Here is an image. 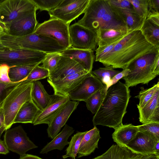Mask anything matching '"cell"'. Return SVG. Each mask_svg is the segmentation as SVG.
<instances>
[{
    "label": "cell",
    "instance_id": "484cf974",
    "mask_svg": "<svg viewBox=\"0 0 159 159\" xmlns=\"http://www.w3.org/2000/svg\"><path fill=\"white\" fill-rule=\"evenodd\" d=\"M73 128L67 125H65L61 131L53 139L48 143L41 150L40 153L44 154L54 150H62L70 142L68 141V138L74 131Z\"/></svg>",
    "mask_w": 159,
    "mask_h": 159
},
{
    "label": "cell",
    "instance_id": "60d3db41",
    "mask_svg": "<svg viewBox=\"0 0 159 159\" xmlns=\"http://www.w3.org/2000/svg\"><path fill=\"white\" fill-rule=\"evenodd\" d=\"M140 131H147L159 139V123L151 122L137 125Z\"/></svg>",
    "mask_w": 159,
    "mask_h": 159
},
{
    "label": "cell",
    "instance_id": "603a6c76",
    "mask_svg": "<svg viewBox=\"0 0 159 159\" xmlns=\"http://www.w3.org/2000/svg\"><path fill=\"white\" fill-rule=\"evenodd\" d=\"M101 138L99 130L96 126L87 131L80 143L77 157L87 156L93 152L98 148V142Z\"/></svg>",
    "mask_w": 159,
    "mask_h": 159
},
{
    "label": "cell",
    "instance_id": "f6af8a7d",
    "mask_svg": "<svg viewBox=\"0 0 159 159\" xmlns=\"http://www.w3.org/2000/svg\"><path fill=\"white\" fill-rule=\"evenodd\" d=\"M10 67L5 64L0 65V80L6 82H11L8 76Z\"/></svg>",
    "mask_w": 159,
    "mask_h": 159
},
{
    "label": "cell",
    "instance_id": "44dd1931",
    "mask_svg": "<svg viewBox=\"0 0 159 159\" xmlns=\"http://www.w3.org/2000/svg\"><path fill=\"white\" fill-rule=\"evenodd\" d=\"M60 53L61 55L74 60L85 70L92 72L95 58L93 51L70 48Z\"/></svg>",
    "mask_w": 159,
    "mask_h": 159
},
{
    "label": "cell",
    "instance_id": "8d00e7d4",
    "mask_svg": "<svg viewBox=\"0 0 159 159\" xmlns=\"http://www.w3.org/2000/svg\"><path fill=\"white\" fill-rule=\"evenodd\" d=\"M135 13L140 17L146 18L148 13V0H129Z\"/></svg>",
    "mask_w": 159,
    "mask_h": 159
},
{
    "label": "cell",
    "instance_id": "7bdbcfd3",
    "mask_svg": "<svg viewBox=\"0 0 159 159\" xmlns=\"http://www.w3.org/2000/svg\"><path fill=\"white\" fill-rule=\"evenodd\" d=\"M111 7L128 10H134L129 0H107Z\"/></svg>",
    "mask_w": 159,
    "mask_h": 159
},
{
    "label": "cell",
    "instance_id": "ffe728a7",
    "mask_svg": "<svg viewBox=\"0 0 159 159\" xmlns=\"http://www.w3.org/2000/svg\"><path fill=\"white\" fill-rule=\"evenodd\" d=\"M83 71L86 70L74 60L61 55L56 66L49 72L47 80L61 79Z\"/></svg>",
    "mask_w": 159,
    "mask_h": 159
},
{
    "label": "cell",
    "instance_id": "d4e9b609",
    "mask_svg": "<svg viewBox=\"0 0 159 159\" xmlns=\"http://www.w3.org/2000/svg\"><path fill=\"white\" fill-rule=\"evenodd\" d=\"M111 7L113 11L124 22L128 32L140 30L144 19L138 15L134 10Z\"/></svg>",
    "mask_w": 159,
    "mask_h": 159
},
{
    "label": "cell",
    "instance_id": "4316f807",
    "mask_svg": "<svg viewBox=\"0 0 159 159\" xmlns=\"http://www.w3.org/2000/svg\"><path fill=\"white\" fill-rule=\"evenodd\" d=\"M32 101L41 111L48 105L52 97L45 90L44 86L39 80L33 82L31 92Z\"/></svg>",
    "mask_w": 159,
    "mask_h": 159
},
{
    "label": "cell",
    "instance_id": "4dcf8cb0",
    "mask_svg": "<svg viewBox=\"0 0 159 159\" xmlns=\"http://www.w3.org/2000/svg\"><path fill=\"white\" fill-rule=\"evenodd\" d=\"M39 64L10 67L8 76L11 82L18 83L24 81L32 69Z\"/></svg>",
    "mask_w": 159,
    "mask_h": 159
},
{
    "label": "cell",
    "instance_id": "7c38bea8",
    "mask_svg": "<svg viewBox=\"0 0 159 159\" xmlns=\"http://www.w3.org/2000/svg\"><path fill=\"white\" fill-rule=\"evenodd\" d=\"M103 86L104 84L95 75L89 72L69 93L68 96L72 101L85 102L89 97Z\"/></svg>",
    "mask_w": 159,
    "mask_h": 159
},
{
    "label": "cell",
    "instance_id": "9a60e30c",
    "mask_svg": "<svg viewBox=\"0 0 159 159\" xmlns=\"http://www.w3.org/2000/svg\"><path fill=\"white\" fill-rule=\"evenodd\" d=\"M89 73L83 71L61 79L47 81L53 88L54 94L68 96L69 93L81 83Z\"/></svg>",
    "mask_w": 159,
    "mask_h": 159
},
{
    "label": "cell",
    "instance_id": "ba28073f",
    "mask_svg": "<svg viewBox=\"0 0 159 159\" xmlns=\"http://www.w3.org/2000/svg\"><path fill=\"white\" fill-rule=\"evenodd\" d=\"M68 25L55 18L38 24L34 33L46 36L56 40L66 49L71 48Z\"/></svg>",
    "mask_w": 159,
    "mask_h": 159
},
{
    "label": "cell",
    "instance_id": "9c48e42d",
    "mask_svg": "<svg viewBox=\"0 0 159 159\" xmlns=\"http://www.w3.org/2000/svg\"><path fill=\"white\" fill-rule=\"evenodd\" d=\"M90 0H63L55 9L48 11L50 18L59 19L69 25L84 13Z\"/></svg>",
    "mask_w": 159,
    "mask_h": 159
},
{
    "label": "cell",
    "instance_id": "7402d4cb",
    "mask_svg": "<svg viewBox=\"0 0 159 159\" xmlns=\"http://www.w3.org/2000/svg\"><path fill=\"white\" fill-rule=\"evenodd\" d=\"M139 121L143 124L153 122L159 123V90L142 108H138Z\"/></svg>",
    "mask_w": 159,
    "mask_h": 159
},
{
    "label": "cell",
    "instance_id": "6da1fadb",
    "mask_svg": "<svg viewBox=\"0 0 159 159\" xmlns=\"http://www.w3.org/2000/svg\"><path fill=\"white\" fill-rule=\"evenodd\" d=\"M157 48L145 39L140 30L128 32L98 62L113 69L127 68L133 62Z\"/></svg>",
    "mask_w": 159,
    "mask_h": 159
},
{
    "label": "cell",
    "instance_id": "f35d334b",
    "mask_svg": "<svg viewBox=\"0 0 159 159\" xmlns=\"http://www.w3.org/2000/svg\"><path fill=\"white\" fill-rule=\"evenodd\" d=\"M38 9L48 12L56 8L63 0H33Z\"/></svg>",
    "mask_w": 159,
    "mask_h": 159
},
{
    "label": "cell",
    "instance_id": "52a82bcc",
    "mask_svg": "<svg viewBox=\"0 0 159 159\" xmlns=\"http://www.w3.org/2000/svg\"><path fill=\"white\" fill-rule=\"evenodd\" d=\"M46 53L30 50L6 48L0 49V65L9 67L40 64L45 58Z\"/></svg>",
    "mask_w": 159,
    "mask_h": 159
},
{
    "label": "cell",
    "instance_id": "3957f363",
    "mask_svg": "<svg viewBox=\"0 0 159 159\" xmlns=\"http://www.w3.org/2000/svg\"><path fill=\"white\" fill-rule=\"evenodd\" d=\"M84 13L76 23L95 33L99 29L127 30L125 25L113 11L107 0H90Z\"/></svg>",
    "mask_w": 159,
    "mask_h": 159
},
{
    "label": "cell",
    "instance_id": "ab89813d",
    "mask_svg": "<svg viewBox=\"0 0 159 159\" xmlns=\"http://www.w3.org/2000/svg\"><path fill=\"white\" fill-rule=\"evenodd\" d=\"M21 82H6L0 80V106L9 93Z\"/></svg>",
    "mask_w": 159,
    "mask_h": 159
},
{
    "label": "cell",
    "instance_id": "c3c4849f",
    "mask_svg": "<svg viewBox=\"0 0 159 159\" xmlns=\"http://www.w3.org/2000/svg\"><path fill=\"white\" fill-rule=\"evenodd\" d=\"M153 73L157 76L159 74V54L156 57L153 68Z\"/></svg>",
    "mask_w": 159,
    "mask_h": 159
},
{
    "label": "cell",
    "instance_id": "74e56055",
    "mask_svg": "<svg viewBox=\"0 0 159 159\" xmlns=\"http://www.w3.org/2000/svg\"><path fill=\"white\" fill-rule=\"evenodd\" d=\"M61 56L60 52L47 54L45 58L42 62V66L50 72L56 66Z\"/></svg>",
    "mask_w": 159,
    "mask_h": 159
},
{
    "label": "cell",
    "instance_id": "83f0119b",
    "mask_svg": "<svg viewBox=\"0 0 159 159\" xmlns=\"http://www.w3.org/2000/svg\"><path fill=\"white\" fill-rule=\"evenodd\" d=\"M128 32L127 30H123L99 29L96 32L98 46L102 47L109 45L122 38Z\"/></svg>",
    "mask_w": 159,
    "mask_h": 159
},
{
    "label": "cell",
    "instance_id": "ac0fdd59",
    "mask_svg": "<svg viewBox=\"0 0 159 159\" xmlns=\"http://www.w3.org/2000/svg\"><path fill=\"white\" fill-rule=\"evenodd\" d=\"M79 103V101L70 100L66 104L48 125L47 132L48 137L53 139L59 134Z\"/></svg>",
    "mask_w": 159,
    "mask_h": 159
},
{
    "label": "cell",
    "instance_id": "1f68e13d",
    "mask_svg": "<svg viewBox=\"0 0 159 159\" xmlns=\"http://www.w3.org/2000/svg\"><path fill=\"white\" fill-rule=\"evenodd\" d=\"M107 90L106 86L104 85L102 89L93 93L85 101L87 109L93 114H95L98 110Z\"/></svg>",
    "mask_w": 159,
    "mask_h": 159
},
{
    "label": "cell",
    "instance_id": "4fadbf2b",
    "mask_svg": "<svg viewBox=\"0 0 159 159\" xmlns=\"http://www.w3.org/2000/svg\"><path fill=\"white\" fill-rule=\"evenodd\" d=\"M159 139L149 132L139 131L134 138L126 147L136 153L155 154V147Z\"/></svg>",
    "mask_w": 159,
    "mask_h": 159
},
{
    "label": "cell",
    "instance_id": "f546056e",
    "mask_svg": "<svg viewBox=\"0 0 159 159\" xmlns=\"http://www.w3.org/2000/svg\"><path fill=\"white\" fill-rule=\"evenodd\" d=\"M140 30L148 43L159 49V26L145 18Z\"/></svg>",
    "mask_w": 159,
    "mask_h": 159
},
{
    "label": "cell",
    "instance_id": "8fae6325",
    "mask_svg": "<svg viewBox=\"0 0 159 159\" xmlns=\"http://www.w3.org/2000/svg\"><path fill=\"white\" fill-rule=\"evenodd\" d=\"M4 141L9 150L20 156L38 147L30 139L21 125L7 130L4 135Z\"/></svg>",
    "mask_w": 159,
    "mask_h": 159
},
{
    "label": "cell",
    "instance_id": "5b68a950",
    "mask_svg": "<svg viewBox=\"0 0 159 159\" xmlns=\"http://www.w3.org/2000/svg\"><path fill=\"white\" fill-rule=\"evenodd\" d=\"M159 49L146 54L131 63L128 67V75L122 78L128 87L139 84H148L156 76L153 73V66Z\"/></svg>",
    "mask_w": 159,
    "mask_h": 159
},
{
    "label": "cell",
    "instance_id": "e575fe53",
    "mask_svg": "<svg viewBox=\"0 0 159 159\" xmlns=\"http://www.w3.org/2000/svg\"><path fill=\"white\" fill-rule=\"evenodd\" d=\"M159 90V82L152 87L141 90L139 94L135 97L139 99V103L137 105V108H142L152 98L154 94Z\"/></svg>",
    "mask_w": 159,
    "mask_h": 159
},
{
    "label": "cell",
    "instance_id": "30bf717a",
    "mask_svg": "<svg viewBox=\"0 0 159 159\" xmlns=\"http://www.w3.org/2000/svg\"><path fill=\"white\" fill-rule=\"evenodd\" d=\"M71 48L95 51L98 46L96 34L91 30L75 23L69 27Z\"/></svg>",
    "mask_w": 159,
    "mask_h": 159
},
{
    "label": "cell",
    "instance_id": "816d5d0a",
    "mask_svg": "<svg viewBox=\"0 0 159 159\" xmlns=\"http://www.w3.org/2000/svg\"><path fill=\"white\" fill-rule=\"evenodd\" d=\"M155 154L159 157V141L157 143L155 148Z\"/></svg>",
    "mask_w": 159,
    "mask_h": 159
},
{
    "label": "cell",
    "instance_id": "7dc6e473",
    "mask_svg": "<svg viewBox=\"0 0 159 159\" xmlns=\"http://www.w3.org/2000/svg\"><path fill=\"white\" fill-rule=\"evenodd\" d=\"M6 130L4 115L1 106H0V138L5 131Z\"/></svg>",
    "mask_w": 159,
    "mask_h": 159
},
{
    "label": "cell",
    "instance_id": "d6986e66",
    "mask_svg": "<svg viewBox=\"0 0 159 159\" xmlns=\"http://www.w3.org/2000/svg\"><path fill=\"white\" fill-rule=\"evenodd\" d=\"M92 159H159V157L136 153L126 147L113 144L104 153Z\"/></svg>",
    "mask_w": 159,
    "mask_h": 159
},
{
    "label": "cell",
    "instance_id": "681fc988",
    "mask_svg": "<svg viewBox=\"0 0 159 159\" xmlns=\"http://www.w3.org/2000/svg\"><path fill=\"white\" fill-rule=\"evenodd\" d=\"M9 152V150L4 140L0 139V154H6Z\"/></svg>",
    "mask_w": 159,
    "mask_h": 159
},
{
    "label": "cell",
    "instance_id": "7a4b0ae2",
    "mask_svg": "<svg viewBox=\"0 0 159 159\" xmlns=\"http://www.w3.org/2000/svg\"><path fill=\"white\" fill-rule=\"evenodd\" d=\"M130 97V89L125 84L119 81L110 86L93 117L94 126L101 125L115 129L122 124Z\"/></svg>",
    "mask_w": 159,
    "mask_h": 159
},
{
    "label": "cell",
    "instance_id": "f1b7e54d",
    "mask_svg": "<svg viewBox=\"0 0 159 159\" xmlns=\"http://www.w3.org/2000/svg\"><path fill=\"white\" fill-rule=\"evenodd\" d=\"M41 111L32 100L28 101L24 103L19 110L14 120V124H33Z\"/></svg>",
    "mask_w": 159,
    "mask_h": 159
},
{
    "label": "cell",
    "instance_id": "b9f144b4",
    "mask_svg": "<svg viewBox=\"0 0 159 159\" xmlns=\"http://www.w3.org/2000/svg\"><path fill=\"white\" fill-rule=\"evenodd\" d=\"M121 39L106 46L102 47H98L97 48L95 51V61H99L105 55L110 52Z\"/></svg>",
    "mask_w": 159,
    "mask_h": 159
},
{
    "label": "cell",
    "instance_id": "8992f818",
    "mask_svg": "<svg viewBox=\"0 0 159 159\" xmlns=\"http://www.w3.org/2000/svg\"><path fill=\"white\" fill-rule=\"evenodd\" d=\"M38 10L33 0H5L0 2V23L6 33L14 21Z\"/></svg>",
    "mask_w": 159,
    "mask_h": 159
},
{
    "label": "cell",
    "instance_id": "ee69618b",
    "mask_svg": "<svg viewBox=\"0 0 159 159\" xmlns=\"http://www.w3.org/2000/svg\"><path fill=\"white\" fill-rule=\"evenodd\" d=\"M159 15V0H148L147 17Z\"/></svg>",
    "mask_w": 159,
    "mask_h": 159
},
{
    "label": "cell",
    "instance_id": "e0dca14e",
    "mask_svg": "<svg viewBox=\"0 0 159 159\" xmlns=\"http://www.w3.org/2000/svg\"><path fill=\"white\" fill-rule=\"evenodd\" d=\"M36 11L25 16L13 21L6 33L14 36H23L33 33L38 25Z\"/></svg>",
    "mask_w": 159,
    "mask_h": 159
},
{
    "label": "cell",
    "instance_id": "2e32d148",
    "mask_svg": "<svg viewBox=\"0 0 159 159\" xmlns=\"http://www.w3.org/2000/svg\"><path fill=\"white\" fill-rule=\"evenodd\" d=\"M28 36L29 41V50L48 54L60 52L66 49L49 37L37 34L34 32Z\"/></svg>",
    "mask_w": 159,
    "mask_h": 159
},
{
    "label": "cell",
    "instance_id": "5bb4252c",
    "mask_svg": "<svg viewBox=\"0 0 159 159\" xmlns=\"http://www.w3.org/2000/svg\"><path fill=\"white\" fill-rule=\"evenodd\" d=\"M71 100L69 96L53 94L47 106L37 115L33 124H45L49 125L66 104Z\"/></svg>",
    "mask_w": 159,
    "mask_h": 159
},
{
    "label": "cell",
    "instance_id": "d590c367",
    "mask_svg": "<svg viewBox=\"0 0 159 159\" xmlns=\"http://www.w3.org/2000/svg\"><path fill=\"white\" fill-rule=\"evenodd\" d=\"M49 75L48 70L39 65L36 66L31 70L28 77L24 80L29 82H34L48 77Z\"/></svg>",
    "mask_w": 159,
    "mask_h": 159
},
{
    "label": "cell",
    "instance_id": "277c9868",
    "mask_svg": "<svg viewBox=\"0 0 159 159\" xmlns=\"http://www.w3.org/2000/svg\"><path fill=\"white\" fill-rule=\"evenodd\" d=\"M33 82L22 81L8 94L1 106L4 115L6 130L14 124L16 114L25 102L32 100Z\"/></svg>",
    "mask_w": 159,
    "mask_h": 159
},
{
    "label": "cell",
    "instance_id": "bcb514c9",
    "mask_svg": "<svg viewBox=\"0 0 159 159\" xmlns=\"http://www.w3.org/2000/svg\"><path fill=\"white\" fill-rule=\"evenodd\" d=\"M129 72V70L127 68L123 69L122 71L117 74L111 79L110 84V86L116 84L120 79L127 76Z\"/></svg>",
    "mask_w": 159,
    "mask_h": 159
},
{
    "label": "cell",
    "instance_id": "f5cc1de1",
    "mask_svg": "<svg viewBox=\"0 0 159 159\" xmlns=\"http://www.w3.org/2000/svg\"><path fill=\"white\" fill-rule=\"evenodd\" d=\"M6 33L5 31L0 23V36Z\"/></svg>",
    "mask_w": 159,
    "mask_h": 159
},
{
    "label": "cell",
    "instance_id": "d6a6232c",
    "mask_svg": "<svg viewBox=\"0 0 159 159\" xmlns=\"http://www.w3.org/2000/svg\"><path fill=\"white\" fill-rule=\"evenodd\" d=\"M87 131L78 132L72 137L69 145L66 149V153L62 156L63 158L71 157L73 159H75L80 143Z\"/></svg>",
    "mask_w": 159,
    "mask_h": 159
},
{
    "label": "cell",
    "instance_id": "cb8c5ba5",
    "mask_svg": "<svg viewBox=\"0 0 159 159\" xmlns=\"http://www.w3.org/2000/svg\"><path fill=\"white\" fill-rule=\"evenodd\" d=\"M139 129L137 126L132 124L121 125L115 129L112 136L118 145L126 147L135 137Z\"/></svg>",
    "mask_w": 159,
    "mask_h": 159
},
{
    "label": "cell",
    "instance_id": "f907efd6",
    "mask_svg": "<svg viewBox=\"0 0 159 159\" xmlns=\"http://www.w3.org/2000/svg\"><path fill=\"white\" fill-rule=\"evenodd\" d=\"M19 159H42L39 157L32 155L25 154L20 156Z\"/></svg>",
    "mask_w": 159,
    "mask_h": 159
},
{
    "label": "cell",
    "instance_id": "836d02e7",
    "mask_svg": "<svg viewBox=\"0 0 159 159\" xmlns=\"http://www.w3.org/2000/svg\"><path fill=\"white\" fill-rule=\"evenodd\" d=\"M120 71L115 70L109 67L100 68L92 71L104 84L106 86L107 89L110 87L111 79Z\"/></svg>",
    "mask_w": 159,
    "mask_h": 159
},
{
    "label": "cell",
    "instance_id": "db71d44e",
    "mask_svg": "<svg viewBox=\"0 0 159 159\" xmlns=\"http://www.w3.org/2000/svg\"><path fill=\"white\" fill-rule=\"evenodd\" d=\"M7 48L2 43L0 40V49H2Z\"/></svg>",
    "mask_w": 159,
    "mask_h": 159
}]
</instances>
